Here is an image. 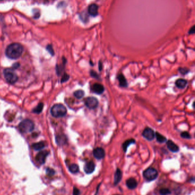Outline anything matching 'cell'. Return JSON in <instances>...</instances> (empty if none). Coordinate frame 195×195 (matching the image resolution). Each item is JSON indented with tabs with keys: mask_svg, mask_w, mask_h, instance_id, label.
<instances>
[{
	"mask_svg": "<svg viewBox=\"0 0 195 195\" xmlns=\"http://www.w3.org/2000/svg\"><path fill=\"white\" fill-rule=\"evenodd\" d=\"M143 176L147 181H152L158 176V172L153 168H148L144 172Z\"/></svg>",
	"mask_w": 195,
	"mask_h": 195,
	"instance_id": "5b68a950",
	"label": "cell"
},
{
	"mask_svg": "<svg viewBox=\"0 0 195 195\" xmlns=\"http://www.w3.org/2000/svg\"><path fill=\"white\" fill-rule=\"evenodd\" d=\"M170 194L171 191L168 188H163L160 190V194L161 195H168Z\"/></svg>",
	"mask_w": 195,
	"mask_h": 195,
	"instance_id": "d4e9b609",
	"label": "cell"
},
{
	"mask_svg": "<svg viewBox=\"0 0 195 195\" xmlns=\"http://www.w3.org/2000/svg\"><path fill=\"white\" fill-rule=\"evenodd\" d=\"M69 171L73 174L77 173L79 171V167L76 164H72L69 167Z\"/></svg>",
	"mask_w": 195,
	"mask_h": 195,
	"instance_id": "7402d4cb",
	"label": "cell"
},
{
	"mask_svg": "<svg viewBox=\"0 0 195 195\" xmlns=\"http://www.w3.org/2000/svg\"><path fill=\"white\" fill-rule=\"evenodd\" d=\"M117 79L118 81L119 82V85L120 86L123 88H126L128 87V82L127 81L126 79V78H125L123 74H120L117 76Z\"/></svg>",
	"mask_w": 195,
	"mask_h": 195,
	"instance_id": "9a60e30c",
	"label": "cell"
},
{
	"mask_svg": "<svg viewBox=\"0 0 195 195\" xmlns=\"http://www.w3.org/2000/svg\"><path fill=\"white\" fill-rule=\"evenodd\" d=\"M84 103L86 107H87L88 108L93 110L98 106L99 101L95 97L89 96L84 100Z\"/></svg>",
	"mask_w": 195,
	"mask_h": 195,
	"instance_id": "8992f818",
	"label": "cell"
},
{
	"mask_svg": "<svg viewBox=\"0 0 195 195\" xmlns=\"http://www.w3.org/2000/svg\"><path fill=\"white\" fill-rule=\"evenodd\" d=\"M180 136L181 138H184V139H189L191 138V135L189 134V132H186V131H184V132H183L181 133L180 134Z\"/></svg>",
	"mask_w": 195,
	"mask_h": 195,
	"instance_id": "484cf974",
	"label": "cell"
},
{
	"mask_svg": "<svg viewBox=\"0 0 195 195\" xmlns=\"http://www.w3.org/2000/svg\"><path fill=\"white\" fill-rule=\"evenodd\" d=\"M35 127L33 122L29 119H25L22 121L19 125L18 128L21 133H28L32 132Z\"/></svg>",
	"mask_w": 195,
	"mask_h": 195,
	"instance_id": "3957f363",
	"label": "cell"
},
{
	"mask_svg": "<svg viewBox=\"0 0 195 195\" xmlns=\"http://www.w3.org/2000/svg\"><path fill=\"white\" fill-rule=\"evenodd\" d=\"M126 184L128 188L130 189H133L136 188L137 186V182L136 180L132 177L128 179L126 181Z\"/></svg>",
	"mask_w": 195,
	"mask_h": 195,
	"instance_id": "5bb4252c",
	"label": "cell"
},
{
	"mask_svg": "<svg viewBox=\"0 0 195 195\" xmlns=\"http://www.w3.org/2000/svg\"><path fill=\"white\" fill-rule=\"evenodd\" d=\"M95 169V165L93 161H89L87 162L84 166V171L87 174H92Z\"/></svg>",
	"mask_w": 195,
	"mask_h": 195,
	"instance_id": "8fae6325",
	"label": "cell"
},
{
	"mask_svg": "<svg viewBox=\"0 0 195 195\" xmlns=\"http://www.w3.org/2000/svg\"><path fill=\"white\" fill-rule=\"evenodd\" d=\"M99 69L100 71H101L103 69V63L101 61L99 62Z\"/></svg>",
	"mask_w": 195,
	"mask_h": 195,
	"instance_id": "1f68e13d",
	"label": "cell"
},
{
	"mask_svg": "<svg viewBox=\"0 0 195 195\" xmlns=\"http://www.w3.org/2000/svg\"><path fill=\"white\" fill-rule=\"evenodd\" d=\"M93 154L96 159L101 160L105 157V152L103 148L101 147H97L93 150Z\"/></svg>",
	"mask_w": 195,
	"mask_h": 195,
	"instance_id": "ba28073f",
	"label": "cell"
},
{
	"mask_svg": "<svg viewBox=\"0 0 195 195\" xmlns=\"http://www.w3.org/2000/svg\"><path fill=\"white\" fill-rule=\"evenodd\" d=\"M98 6L96 4H91L88 8L89 14L93 16L96 17L98 15Z\"/></svg>",
	"mask_w": 195,
	"mask_h": 195,
	"instance_id": "4fadbf2b",
	"label": "cell"
},
{
	"mask_svg": "<svg viewBox=\"0 0 195 195\" xmlns=\"http://www.w3.org/2000/svg\"><path fill=\"white\" fill-rule=\"evenodd\" d=\"M178 71L181 74L183 75H185L187 74H188L189 72V70L187 68H179L178 69Z\"/></svg>",
	"mask_w": 195,
	"mask_h": 195,
	"instance_id": "83f0119b",
	"label": "cell"
},
{
	"mask_svg": "<svg viewBox=\"0 0 195 195\" xmlns=\"http://www.w3.org/2000/svg\"><path fill=\"white\" fill-rule=\"evenodd\" d=\"M90 76H91L92 78H93L97 79H98V80H99V79H100L99 75L96 71L91 70V71H90Z\"/></svg>",
	"mask_w": 195,
	"mask_h": 195,
	"instance_id": "4316f807",
	"label": "cell"
},
{
	"mask_svg": "<svg viewBox=\"0 0 195 195\" xmlns=\"http://www.w3.org/2000/svg\"><path fill=\"white\" fill-rule=\"evenodd\" d=\"M51 112L52 115L56 118H60L64 116L67 113V108L62 104H56L53 106Z\"/></svg>",
	"mask_w": 195,
	"mask_h": 195,
	"instance_id": "7a4b0ae2",
	"label": "cell"
},
{
	"mask_svg": "<svg viewBox=\"0 0 195 195\" xmlns=\"http://www.w3.org/2000/svg\"><path fill=\"white\" fill-rule=\"evenodd\" d=\"M48 152L46 151H41L37 154V155L36 156L35 159L37 160V161L40 164H43L45 161L46 158L48 156Z\"/></svg>",
	"mask_w": 195,
	"mask_h": 195,
	"instance_id": "9c48e42d",
	"label": "cell"
},
{
	"mask_svg": "<svg viewBox=\"0 0 195 195\" xmlns=\"http://www.w3.org/2000/svg\"><path fill=\"white\" fill-rule=\"evenodd\" d=\"M56 141L57 144H58L59 145H62L65 144L67 142V139L65 136H60L59 138H57Z\"/></svg>",
	"mask_w": 195,
	"mask_h": 195,
	"instance_id": "cb8c5ba5",
	"label": "cell"
},
{
	"mask_svg": "<svg viewBox=\"0 0 195 195\" xmlns=\"http://www.w3.org/2000/svg\"><path fill=\"white\" fill-rule=\"evenodd\" d=\"M122 178V173L120 169L117 168L115 175L114 178V183L115 184H117L121 180Z\"/></svg>",
	"mask_w": 195,
	"mask_h": 195,
	"instance_id": "2e32d148",
	"label": "cell"
},
{
	"mask_svg": "<svg viewBox=\"0 0 195 195\" xmlns=\"http://www.w3.org/2000/svg\"><path fill=\"white\" fill-rule=\"evenodd\" d=\"M80 194V191L79 190L76 188H74L73 189V195H79Z\"/></svg>",
	"mask_w": 195,
	"mask_h": 195,
	"instance_id": "f546056e",
	"label": "cell"
},
{
	"mask_svg": "<svg viewBox=\"0 0 195 195\" xmlns=\"http://www.w3.org/2000/svg\"><path fill=\"white\" fill-rule=\"evenodd\" d=\"M32 147L35 151H39V150H42L45 147V144L44 142H38V143H36L35 144H34L32 145Z\"/></svg>",
	"mask_w": 195,
	"mask_h": 195,
	"instance_id": "44dd1931",
	"label": "cell"
},
{
	"mask_svg": "<svg viewBox=\"0 0 195 195\" xmlns=\"http://www.w3.org/2000/svg\"><path fill=\"white\" fill-rule=\"evenodd\" d=\"M167 146L168 150L172 152H177L179 151L178 146L171 140L167 141Z\"/></svg>",
	"mask_w": 195,
	"mask_h": 195,
	"instance_id": "7c38bea8",
	"label": "cell"
},
{
	"mask_svg": "<svg viewBox=\"0 0 195 195\" xmlns=\"http://www.w3.org/2000/svg\"><path fill=\"white\" fill-rule=\"evenodd\" d=\"M23 46L18 43H13L9 45L6 50L5 54L7 57L12 59H17L22 54Z\"/></svg>",
	"mask_w": 195,
	"mask_h": 195,
	"instance_id": "6da1fadb",
	"label": "cell"
},
{
	"mask_svg": "<svg viewBox=\"0 0 195 195\" xmlns=\"http://www.w3.org/2000/svg\"><path fill=\"white\" fill-rule=\"evenodd\" d=\"M155 137L156 138L157 141L159 143H163L167 141V138L164 136H163L161 134H160L159 132H156L155 133Z\"/></svg>",
	"mask_w": 195,
	"mask_h": 195,
	"instance_id": "ffe728a7",
	"label": "cell"
},
{
	"mask_svg": "<svg viewBox=\"0 0 195 195\" xmlns=\"http://www.w3.org/2000/svg\"><path fill=\"white\" fill-rule=\"evenodd\" d=\"M73 95L75 96V98L80 99L83 98L84 96L85 92L82 90H76V91L74 92Z\"/></svg>",
	"mask_w": 195,
	"mask_h": 195,
	"instance_id": "d6986e66",
	"label": "cell"
},
{
	"mask_svg": "<svg viewBox=\"0 0 195 195\" xmlns=\"http://www.w3.org/2000/svg\"><path fill=\"white\" fill-rule=\"evenodd\" d=\"M3 75L7 82L10 84L15 83L18 81V76L17 74L14 70L12 69H5L3 71Z\"/></svg>",
	"mask_w": 195,
	"mask_h": 195,
	"instance_id": "277c9868",
	"label": "cell"
},
{
	"mask_svg": "<svg viewBox=\"0 0 195 195\" xmlns=\"http://www.w3.org/2000/svg\"><path fill=\"white\" fill-rule=\"evenodd\" d=\"M0 1H2V0H0Z\"/></svg>",
	"mask_w": 195,
	"mask_h": 195,
	"instance_id": "836d02e7",
	"label": "cell"
},
{
	"mask_svg": "<svg viewBox=\"0 0 195 195\" xmlns=\"http://www.w3.org/2000/svg\"><path fill=\"white\" fill-rule=\"evenodd\" d=\"M135 142H136L135 140H134L133 139H128V140H127L124 142V143L123 144V145H122V147H123V149L124 152H126L128 147L130 145L135 143Z\"/></svg>",
	"mask_w": 195,
	"mask_h": 195,
	"instance_id": "ac0fdd59",
	"label": "cell"
},
{
	"mask_svg": "<svg viewBox=\"0 0 195 195\" xmlns=\"http://www.w3.org/2000/svg\"><path fill=\"white\" fill-rule=\"evenodd\" d=\"M44 108V104L42 103H40L38 105V106L35 108L33 110V112L35 114H40Z\"/></svg>",
	"mask_w": 195,
	"mask_h": 195,
	"instance_id": "603a6c76",
	"label": "cell"
},
{
	"mask_svg": "<svg viewBox=\"0 0 195 195\" xmlns=\"http://www.w3.org/2000/svg\"><path fill=\"white\" fill-rule=\"evenodd\" d=\"M195 33V26H193L189 32V34H194Z\"/></svg>",
	"mask_w": 195,
	"mask_h": 195,
	"instance_id": "d6a6232c",
	"label": "cell"
},
{
	"mask_svg": "<svg viewBox=\"0 0 195 195\" xmlns=\"http://www.w3.org/2000/svg\"><path fill=\"white\" fill-rule=\"evenodd\" d=\"M92 91L97 94H101L104 91V87L99 83H94L91 87Z\"/></svg>",
	"mask_w": 195,
	"mask_h": 195,
	"instance_id": "30bf717a",
	"label": "cell"
},
{
	"mask_svg": "<svg viewBox=\"0 0 195 195\" xmlns=\"http://www.w3.org/2000/svg\"><path fill=\"white\" fill-rule=\"evenodd\" d=\"M142 135L146 140L149 141H152L154 139L155 137V132L152 128L149 127H146L142 133Z\"/></svg>",
	"mask_w": 195,
	"mask_h": 195,
	"instance_id": "52a82bcc",
	"label": "cell"
},
{
	"mask_svg": "<svg viewBox=\"0 0 195 195\" xmlns=\"http://www.w3.org/2000/svg\"><path fill=\"white\" fill-rule=\"evenodd\" d=\"M47 49H48V50L49 52V53H50L52 54V55L54 54V53H53V49H52V46H48L47 47Z\"/></svg>",
	"mask_w": 195,
	"mask_h": 195,
	"instance_id": "4dcf8cb0",
	"label": "cell"
},
{
	"mask_svg": "<svg viewBox=\"0 0 195 195\" xmlns=\"http://www.w3.org/2000/svg\"><path fill=\"white\" fill-rule=\"evenodd\" d=\"M69 76L68 74H65L63 75V76H62V79H61V82L63 83V82H65L67 81L69 79Z\"/></svg>",
	"mask_w": 195,
	"mask_h": 195,
	"instance_id": "f1b7e54d",
	"label": "cell"
},
{
	"mask_svg": "<svg viewBox=\"0 0 195 195\" xmlns=\"http://www.w3.org/2000/svg\"><path fill=\"white\" fill-rule=\"evenodd\" d=\"M175 84L178 89H184L187 85V81L184 79H178L176 81Z\"/></svg>",
	"mask_w": 195,
	"mask_h": 195,
	"instance_id": "e0dca14e",
	"label": "cell"
}]
</instances>
